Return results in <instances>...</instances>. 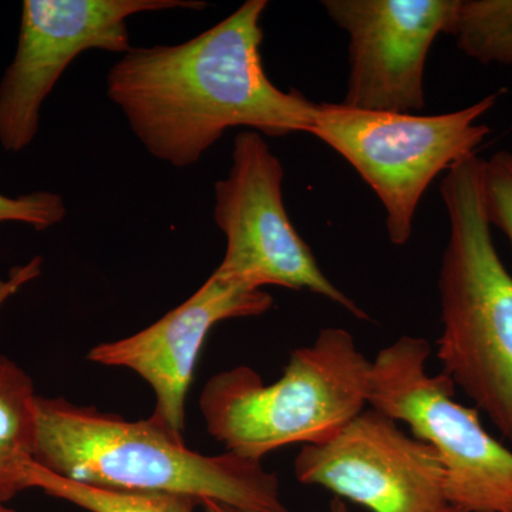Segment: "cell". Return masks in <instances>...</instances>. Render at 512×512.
I'll list each match as a JSON object with an SVG mask.
<instances>
[{"label": "cell", "mask_w": 512, "mask_h": 512, "mask_svg": "<svg viewBox=\"0 0 512 512\" xmlns=\"http://www.w3.org/2000/svg\"><path fill=\"white\" fill-rule=\"evenodd\" d=\"M266 8V0H247L187 42L131 47L113 64L107 96L151 156L191 167L234 127L269 137L311 134L318 104L266 76Z\"/></svg>", "instance_id": "1"}, {"label": "cell", "mask_w": 512, "mask_h": 512, "mask_svg": "<svg viewBox=\"0 0 512 512\" xmlns=\"http://www.w3.org/2000/svg\"><path fill=\"white\" fill-rule=\"evenodd\" d=\"M36 463L77 483L184 495L241 512H291L276 474L224 451L204 456L163 423L130 421L63 397H37Z\"/></svg>", "instance_id": "2"}, {"label": "cell", "mask_w": 512, "mask_h": 512, "mask_svg": "<svg viewBox=\"0 0 512 512\" xmlns=\"http://www.w3.org/2000/svg\"><path fill=\"white\" fill-rule=\"evenodd\" d=\"M484 158L453 165L440 184L450 234L439 275L444 376L512 444V275L485 208Z\"/></svg>", "instance_id": "3"}, {"label": "cell", "mask_w": 512, "mask_h": 512, "mask_svg": "<svg viewBox=\"0 0 512 512\" xmlns=\"http://www.w3.org/2000/svg\"><path fill=\"white\" fill-rule=\"evenodd\" d=\"M370 370L352 333L325 328L293 350L274 383L248 366L212 376L200 396L202 419L225 451L262 463L279 448L325 443L345 429L369 406Z\"/></svg>", "instance_id": "4"}, {"label": "cell", "mask_w": 512, "mask_h": 512, "mask_svg": "<svg viewBox=\"0 0 512 512\" xmlns=\"http://www.w3.org/2000/svg\"><path fill=\"white\" fill-rule=\"evenodd\" d=\"M500 93L450 113H392L319 104L311 134L345 158L377 195L392 244L413 235L414 215L434 178L476 154L490 127L478 123Z\"/></svg>", "instance_id": "5"}, {"label": "cell", "mask_w": 512, "mask_h": 512, "mask_svg": "<svg viewBox=\"0 0 512 512\" xmlns=\"http://www.w3.org/2000/svg\"><path fill=\"white\" fill-rule=\"evenodd\" d=\"M430 355V343L416 336L380 350L370 370V409L407 424L436 451L454 511L512 512V451L484 429L476 407L454 400L447 376L427 373Z\"/></svg>", "instance_id": "6"}, {"label": "cell", "mask_w": 512, "mask_h": 512, "mask_svg": "<svg viewBox=\"0 0 512 512\" xmlns=\"http://www.w3.org/2000/svg\"><path fill=\"white\" fill-rule=\"evenodd\" d=\"M281 160L252 130L239 131L227 178L214 190V221L225 254L214 275L249 289L281 286L323 296L357 319H369L353 299L323 274L309 245L286 212Z\"/></svg>", "instance_id": "7"}, {"label": "cell", "mask_w": 512, "mask_h": 512, "mask_svg": "<svg viewBox=\"0 0 512 512\" xmlns=\"http://www.w3.org/2000/svg\"><path fill=\"white\" fill-rule=\"evenodd\" d=\"M205 6L200 0H25L15 57L0 82V146L16 154L35 141L43 103L77 56L92 49L127 53L131 16Z\"/></svg>", "instance_id": "8"}, {"label": "cell", "mask_w": 512, "mask_h": 512, "mask_svg": "<svg viewBox=\"0 0 512 512\" xmlns=\"http://www.w3.org/2000/svg\"><path fill=\"white\" fill-rule=\"evenodd\" d=\"M293 473L299 483L325 488L370 512L453 510L436 451L373 409L325 443L303 446Z\"/></svg>", "instance_id": "9"}, {"label": "cell", "mask_w": 512, "mask_h": 512, "mask_svg": "<svg viewBox=\"0 0 512 512\" xmlns=\"http://www.w3.org/2000/svg\"><path fill=\"white\" fill-rule=\"evenodd\" d=\"M329 18L349 36L345 106L419 114L434 40L446 35L456 0H325Z\"/></svg>", "instance_id": "10"}, {"label": "cell", "mask_w": 512, "mask_h": 512, "mask_svg": "<svg viewBox=\"0 0 512 512\" xmlns=\"http://www.w3.org/2000/svg\"><path fill=\"white\" fill-rule=\"evenodd\" d=\"M272 305L274 298L264 289L245 288L212 274L153 325L128 338L100 343L87 357L97 365L140 376L156 397L151 417L183 436L185 400L208 333L224 320L264 315Z\"/></svg>", "instance_id": "11"}, {"label": "cell", "mask_w": 512, "mask_h": 512, "mask_svg": "<svg viewBox=\"0 0 512 512\" xmlns=\"http://www.w3.org/2000/svg\"><path fill=\"white\" fill-rule=\"evenodd\" d=\"M37 394L28 373L0 355V504L32 488L37 440Z\"/></svg>", "instance_id": "12"}, {"label": "cell", "mask_w": 512, "mask_h": 512, "mask_svg": "<svg viewBox=\"0 0 512 512\" xmlns=\"http://www.w3.org/2000/svg\"><path fill=\"white\" fill-rule=\"evenodd\" d=\"M446 35L478 63L512 66V0H456Z\"/></svg>", "instance_id": "13"}, {"label": "cell", "mask_w": 512, "mask_h": 512, "mask_svg": "<svg viewBox=\"0 0 512 512\" xmlns=\"http://www.w3.org/2000/svg\"><path fill=\"white\" fill-rule=\"evenodd\" d=\"M32 488L89 512H195L200 501L184 495L109 490L67 480L35 463Z\"/></svg>", "instance_id": "14"}, {"label": "cell", "mask_w": 512, "mask_h": 512, "mask_svg": "<svg viewBox=\"0 0 512 512\" xmlns=\"http://www.w3.org/2000/svg\"><path fill=\"white\" fill-rule=\"evenodd\" d=\"M485 208L491 227L500 229L512 247V153L498 151L484 165Z\"/></svg>", "instance_id": "15"}, {"label": "cell", "mask_w": 512, "mask_h": 512, "mask_svg": "<svg viewBox=\"0 0 512 512\" xmlns=\"http://www.w3.org/2000/svg\"><path fill=\"white\" fill-rule=\"evenodd\" d=\"M66 215V204L55 192L35 191L16 198L0 194V225L19 222L36 231H46L60 224Z\"/></svg>", "instance_id": "16"}, {"label": "cell", "mask_w": 512, "mask_h": 512, "mask_svg": "<svg viewBox=\"0 0 512 512\" xmlns=\"http://www.w3.org/2000/svg\"><path fill=\"white\" fill-rule=\"evenodd\" d=\"M42 265V256H36V258H33L28 264L13 268L6 281H0V308H2L3 303L8 301L10 296L15 295L22 286L35 281L37 276L42 274Z\"/></svg>", "instance_id": "17"}, {"label": "cell", "mask_w": 512, "mask_h": 512, "mask_svg": "<svg viewBox=\"0 0 512 512\" xmlns=\"http://www.w3.org/2000/svg\"><path fill=\"white\" fill-rule=\"evenodd\" d=\"M202 507H204L205 512H241L234 510V508H229L227 505L215 503V501H204Z\"/></svg>", "instance_id": "18"}, {"label": "cell", "mask_w": 512, "mask_h": 512, "mask_svg": "<svg viewBox=\"0 0 512 512\" xmlns=\"http://www.w3.org/2000/svg\"><path fill=\"white\" fill-rule=\"evenodd\" d=\"M329 512H348V507H346V503L340 498H333L332 503H330Z\"/></svg>", "instance_id": "19"}, {"label": "cell", "mask_w": 512, "mask_h": 512, "mask_svg": "<svg viewBox=\"0 0 512 512\" xmlns=\"http://www.w3.org/2000/svg\"><path fill=\"white\" fill-rule=\"evenodd\" d=\"M0 512H18L15 510H12V508L6 507V504H0Z\"/></svg>", "instance_id": "20"}, {"label": "cell", "mask_w": 512, "mask_h": 512, "mask_svg": "<svg viewBox=\"0 0 512 512\" xmlns=\"http://www.w3.org/2000/svg\"><path fill=\"white\" fill-rule=\"evenodd\" d=\"M451 512H457V511L451 510Z\"/></svg>", "instance_id": "21"}]
</instances>
